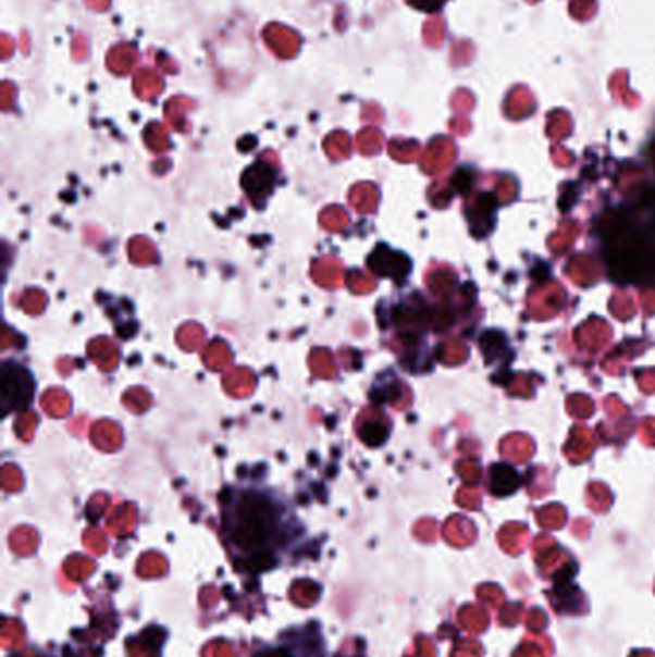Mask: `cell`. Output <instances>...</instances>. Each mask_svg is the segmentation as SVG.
I'll use <instances>...</instances> for the list:
<instances>
[{
  "label": "cell",
  "mask_w": 655,
  "mask_h": 657,
  "mask_svg": "<svg viewBox=\"0 0 655 657\" xmlns=\"http://www.w3.org/2000/svg\"><path fill=\"white\" fill-rule=\"evenodd\" d=\"M366 413H368L369 421H366V418L360 416L358 418V425H356L361 441L369 444V446H379V444L385 443L388 429H391L388 427V423H386L388 420L375 410H366Z\"/></svg>",
  "instance_id": "277c9868"
},
{
  "label": "cell",
  "mask_w": 655,
  "mask_h": 657,
  "mask_svg": "<svg viewBox=\"0 0 655 657\" xmlns=\"http://www.w3.org/2000/svg\"><path fill=\"white\" fill-rule=\"evenodd\" d=\"M246 379H252V371L235 370L233 371V375L230 373V375L225 377L223 385H225V388H227V393H230V395H250V393H252V386L255 385H246Z\"/></svg>",
  "instance_id": "52a82bcc"
},
{
  "label": "cell",
  "mask_w": 655,
  "mask_h": 657,
  "mask_svg": "<svg viewBox=\"0 0 655 657\" xmlns=\"http://www.w3.org/2000/svg\"><path fill=\"white\" fill-rule=\"evenodd\" d=\"M273 185H275V172L263 162H256L255 165H250L245 172V177H243V187L248 193V197L252 198L255 204L265 202V198L271 195Z\"/></svg>",
  "instance_id": "3957f363"
},
{
  "label": "cell",
  "mask_w": 655,
  "mask_h": 657,
  "mask_svg": "<svg viewBox=\"0 0 655 657\" xmlns=\"http://www.w3.org/2000/svg\"><path fill=\"white\" fill-rule=\"evenodd\" d=\"M296 519L270 488L233 486L222 494V538L248 566H271L295 536Z\"/></svg>",
  "instance_id": "6da1fadb"
},
{
  "label": "cell",
  "mask_w": 655,
  "mask_h": 657,
  "mask_svg": "<svg viewBox=\"0 0 655 657\" xmlns=\"http://www.w3.org/2000/svg\"><path fill=\"white\" fill-rule=\"evenodd\" d=\"M519 475L509 466H494L492 469V493L496 496H508L516 493Z\"/></svg>",
  "instance_id": "5b68a950"
},
{
  "label": "cell",
  "mask_w": 655,
  "mask_h": 657,
  "mask_svg": "<svg viewBox=\"0 0 655 657\" xmlns=\"http://www.w3.org/2000/svg\"><path fill=\"white\" fill-rule=\"evenodd\" d=\"M34 377L24 365L16 362L2 363L0 381V404L4 416L10 411L25 410L34 398Z\"/></svg>",
  "instance_id": "7a4b0ae2"
},
{
  "label": "cell",
  "mask_w": 655,
  "mask_h": 657,
  "mask_svg": "<svg viewBox=\"0 0 655 657\" xmlns=\"http://www.w3.org/2000/svg\"><path fill=\"white\" fill-rule=\"evenodd\" d=\"M448 0H406V4L423 14H436L446 7Z\"/></svg>",
  "instance_id": "ba28073f"
},
{
  "label": "cell",
  "mask_w": 655,
  "mask_h": 657,
  "mask_svg": "<svg viewBox=\"0 0 655 657\" xmlns=\"http://www.w3.org/2000/svg\"><path fill=\"white\" fill-rule=\"evenodd\" d=\"M652 148H654V157H655V139H654V142H652Z\"/></svg>",
  "instance_id": "9c48e42d"
},
{
  "label": "cell",
  "mask_w": 655,
  "mask_h": 657,
  "mask_svg": "<svg viewBox=\"0 0 655 657\" xmlns=\"http://www.w3.org/2000/svg\"><path fill=\"white\" fill-rule=\"evenodd\" d=\"M42 408L49 410L52 416H67L70 411V396L60 391V388H52L50 393L42 396Z\"/></svg>",
  "instance_id": "8992f818"
}]
</instances>
